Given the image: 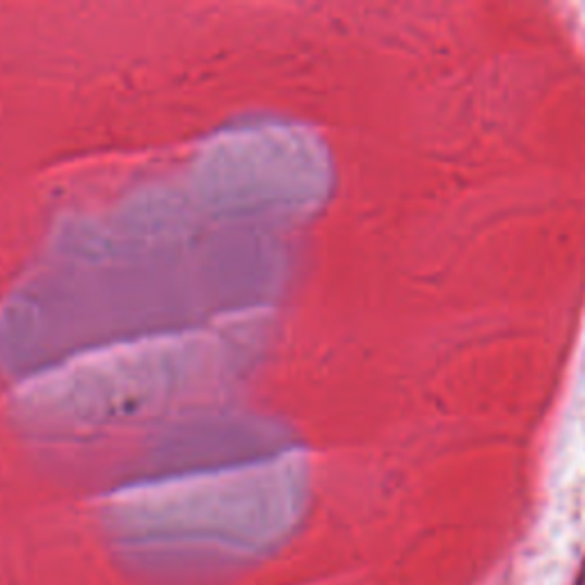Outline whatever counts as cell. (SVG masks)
Masks as SVG:
<instances>
[]
</instances>
